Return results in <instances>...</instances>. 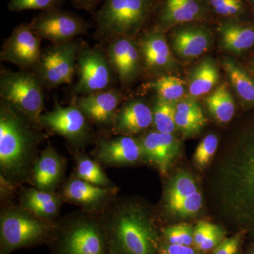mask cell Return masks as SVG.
I'll return each instance as SVG.
<instances>
[{
  "mask_svg": "<svg viewBox=\"0 0 254 254\" xmlns=\"http://www.w3.org/2000/svg\"><path fill=\"white\" fill-rule=\"evenodd\" d=\"M153 29L160 32L208 17V0H159Z\"/></svg>",
  "mask_w": 254,
  "mask_h": 254,
  "instance_id": "2e32d148",
  "label": "cell"
},
{
  "mask_svg": "<svg viewBox=\"0 0 254 254\" xmlns=\"http://www.w3.org/2000/svg\"><path fill=\"white\" fill-rule=\"evenodd\" d=\"M66 165V159L58 153L51 143H48L33 165L30 181L37 189L55 191L63 184Z\"/></svg>",
  "mask_w": 254,
  "mask_h": 254,
  "instance_id": "44dd1931",
  "label": "cell"
},
{
  "mask_svg": "<svg viewBox=\"0 0 254 254\" xmlns=\"http://www.w3.org/2000/svg\"><path fill=\"white\" fill-rule=\"evenodd\" d=\"M252 254H254V250H253V251H252Z\"/></svg>",
  "mask_w": 254,
  "mask_h": 254,
  "instance_id": "7bdbcfd3",
  "label": "cell"
},
{
  "mask_svg": "<svg viewBox=\"0 0 254 254\" xmlns=\"http://www.w3.org/2000/svg\"><path fill=\"white\" fill-rule=\"evenodd\" d=\"M118 192L117 187L96 186L72 175L63 182L60 194L66 203L77 205L83 211L100 215L117 198Z\"/></svg>",
  "mask_w": 254,
  "mask_h": 254,
  "instance_id": "4fadbf2b",
  "label": "cell"
},
{
  "mask_svg": "<svg viewBox=\"0 0 254 254\" xmlns=\"http://www.w3.org/2000/svg\"><path fill=\"white\" fill-rule=\"evenodd\" d=\"M138 45L143 70L148 74L156 76L177 67V60L163 32L155 29L145 32Z\"/></svg>",
  "mask_w": 254,
  "mask_h": 254,
  "instance_id": "ac0fdd59",
  "label": "cell"
},
{
  "mask_svg": "<svg viewBox=\"0 0 254 254\" xmlns=\"http://www.w3.org/2000/svg\"><path fill=\"white\" fill-rule=\"evenodd\" d=\"M29 24L37 36L53 44L72 41L86 33L90 27L78 14L60 9L41 11Z\"/></svg>",
  "mask_w": 254,
  "mask_h": 254,
  "instance_id": "8fae6325",
  "label": "cell"
},
{
  "mask_svg": "<svg viewBox=\"0 0 254 254\" xmlns=\"http://www.w3.org/2000/svg\"><path fill=\"white\" fill-rule=\"evenodd\" d=\"M222 236H223V232L220 227L217 226L215 230L209 235L208 238L198 247V250L207 252V251L216 248L220 245Z\"/></svg>",
  "mask_w": 254,
  "mask_h": 254,
  "instance_id": "f35d334b",
  "label": "cell"
},
{
  "mask_svg": "<svg viewBox=\"0 0 254 254\" xmlns=\"http://www.w3.org/2000/svg\"><path fill=\"white\" fill-rule=\"evenodd\" d=\"M40 125L63 137L74 153L82 151L95 139L90 122L74 103L64 107L56 102L53 110L42 114Z\"/></svg>",
  "mask_w": 254,
  "mask_h": 254,
  "instance_id": "ba28073f",
  "label": "cell"
},
{
  "mask_svg": "<svg viewBox=\"0 0 254 254\" xmlns=\"http://www.w3.org/2000/svg\"><path fill=\"white\" fill-rule=\"evenodd\" d=\"M75 168L73 175L96 186L116 187L105 173L102 165L83 151L75 152Z\"/></svg>",
  "mask_w": 254,
  "mask_h": 254,
  "instance_id": "83f0119b",
  "label": "cell"
},
{
  "mask_svg": "<svg viewBox=\"0 0 254 254\" xmlns=\"http://www.w3.org/2000/svg\"><path fill=\"white\" fill-rule=\"evenodd\" d=\"M43 90L44 86L33 71H12L6 69L1 71V101L11 105L38 125L45 107Z\"/></svg>",
  "mask_w": 254,
  "mask_h": 254,
  "instance_id": "8992f818",
  "label": "cell"
},
{
  "mask_svg": "<svg viewBox=\"0 0 254 254\" xmlns=\"http://www.w3.org/2000/svg\"><path fill=\"white\" fill-rule=\"evenodd\" d=\"M203 207V196L192 175L180 170L171 179L165 191V208L170 215L180 218H190Z\"/></svg>",
  "mask_w": 254,
  "mask_h": 254,
  "instance_id": "7c38bea8",
  "label": "cell"
},
{
  "mask_svg": "<svg viewBox=\"0 0 254 254\" xmlns=\"http://www.w3.org/2000/svg\"><path fill=\"white\" fill-rule=\"evenodd\" d=\"M222 49L233 54H242L254 45L253 26L230 19L222 21L218 27Z\"/></svg>",
  "mask_w": 254,
  "mask_h": 254,
  "instance_id": "d4e9b609",
  "label": "cell"
},
{
  "mask_svg": "<svg viewBox=\"0 0 254 254\" xmlns=\"http://www.w3.org/2000/svg\"><path fill=\"white\" fill-rule=\"evenodd\" d=\"M74 7L95 13L98 4L103 0H70Z\"/></svg>",
  "mask_w": 254,
  "mask_h": 254,
  "instance_id": "ab89813d",
  "label": "cell"
},
{
  "mask_svg": "<svg viewBox=\"0 0 254 254\" xmlns=\"http://www.w3.org/2000/svg\"><path fill=\"white\" fill-rule=\"evenodd\" d=\"M209 7L222 17L234 18L245 11L243 0H208Z\"/></svg>",
  "mask_w": 254,
  "mask_h": 254,
  "instance_id": "d590c367",
  "label": "cell"
},
{
  "mask_svg": "<svg viewBox=\"0 0 254 254\" xmlns=\"http://www.w3.org/2000/svg\"><path fill=\"white\" fill-rule=\"evenodd\" d=\"M64 202L60 193L36 187L23 189L18 197L20 206L49 221H54L59 216Z\"/></svg>",
  "mask_w": 254,
  "mask_h": 254,
  "instance_id": "cb8c5ba5",
  "label": "cell"
},
{
  "mask_svg": "<svg viewBox=\"0 0 254 254\" xmlns=\"http://www.w3.org/2000/svg\"><path fill=\"white\" fill-rule=\"evenodd\" d=\"M80 46L72 40L53 44L42 52L33 72L46 88L71 84L76 71V61Z\"/></svg>",
  "mask_w": 254,
  "mask_h": 254,
  "instance_id": "9c48e42d",
  "label": "cell"
},
{
  "mask_svg": "<svg viewBox=\"0 0 254 254\" xmlns=\"http://www.w3.org/2000/svg\"><path fill=\"white\" fill-rule=\"evenodd\" d=\"M41 40L32 31L29 23H21L5 40L0 60L13 64L23 71L33 69L41 58Z\"/></svg>",
  "mask_w": 254,
  "mask_h": 254,
  "instance_id": "5bb4252c",
  "label": "cell"
},
{
  "mask_svg": "<svg viewBox=\"0 0 254 254\" xmlns=\"http://www.w3.org/2000/svg\"><path fill=\"white\" fill-rule=\"evenodd\" d=\"M76 71L78 80L73 90L80 95L110 89L116 76L105 50L99 47H80Z\"/></svg>",
  "mask_w": 254,
  "mask_h": 254,
  "instance_id": "30bf717a",
  "label": "cell"
},
{
  "mask_svg": "<svg viewBox=\"0 0 254 254\" xmlns=\"http://www.w3.org/2000/svg\"><path fill=\"white\" fill-rule=\"evenodd\" d=\"M216 227V225L208 222L200 221L197 224L193 232V242L197 248L208 238Z\"/></svg>",
  "mask_w": 254,
  "mask_h": 254,
  "instance_id": "74e56055",
  "label": "cell"
},
{
  "mask_svg": "<svg viewBox=\"0 0 254 254\" xmlns=\"http://www.w3.org/2000/svg\"><path fill=\"white\" fill-rule=\"evenodd\" d=\"M94 159L105 167L133 165L143 160L141 143L133 136L102 137L96 142Z\"/></svg>",
  "mask_w": 254,
  "mask_h": 254,
  "instance_id": "e0dca14e",
  "label": "cell"
},
{
  "mask_svg": "<svg viewBox=\"0 0 254 254\" xmlns=\"http://www.w3.org/2000/svg\"><path fill=\"white\" fill-rule=\"evenodd\" d=\"M175 123L177 129L185 136H195L204 127L206 119L194 98L181 99L176 103Z\"/></svg>",
  "mask_w": 254,
  "mask_h": 254,
  "instance_id": "484cf974",
  "label": "cell"
},
{
  "mask_svg": "<svg viewBox=\"0 0 254 254\" xmlns=\"http://www.w3.org/2000/svg\"><path fill=\"white\" fill-rule=\"evenodd\" d=\"M43 127L22 113L0 103V179L1 183L19 187L30 181L32 170L46 138Z\"/></svg>",
  "mask_w": 254,
  "mask_h": 254,
  "instance_id": "7a4b0ae2",
  "label": "cell"
},
{
  "mask_svg": "<svg viewBox=\"0 0 254 254\" xmlns=\"http://www.w3.org/2000/svg\"><path fill=\"white\" fill-rule=\"evenodd\" d=\"M105 53L122 86H130L141 74V53L133 38L122 36L110 40Z\"/></svg>",
  "mask_w": 254,
  "mask_h": 254,
  "instance_id": "9a60e30c",
  "label": "cell"
},
{
  "mask_svg": "<svg viewBox=\"0 0 254 254\" xmlns=\"http://www.w3.org/2000/svg\"><path fill=\"white\" fill-rule=\"evenodd\" d=\"M217 188L224 215L254 227V126L241 135L222 160Z\"/></svg>",
  "mask_w": 254,
  "mask_h": 254,
  "instance_id": "6da1fadb",
  "label": "cell"
},
{
  "mask_svg": "<svg viewBox=\"0 0 254 254\" xmlns=\"http://www.w3.org/2000/svg\"><path fill=\"white\" fill-rule=\"evenodd\" d=\"M55 227L54 221L39 218L19 205H7L0 214L1 254L38 243Z\"/></svg>",
  "mask_w": 254,
  "mask_h": 254,
  "instance_id": "5b68a950",
  "label": "cell"
},
{
  "mask_svg": "<svg viewBox=\"0 0 254 254\" xmlns=\"http://www.w3.org/2000/svg\"><path fill=\"white\" fill-rule=\"evenodd\" d=\"M205 103L210 115L219 123L231 121L235 115V101L225 84L220 85L205 99Z\"/></svg>",
  "mask_w": 254,
  "mask_h": 254,
  "instance_id": "f1b7e54d",
  "label": "cell"
},
{
  "mask_svg": "<svg viewBox=\"0 0 254 254\" xmlns=\"http://www.w3.org/2000/svg\"><path fill=\"white\" fill-rule=\"evenodd\" d=\"M62 254H106V237L100 215L79 210L62 220Z\"/></svg>",
  "mask_w": 254,
  "mask_h": 254,
  "instance_id": "52a82bcc",
  "label": "cell"
},
{
  "mask_svg": "<svg viewBox=\"0 0 254 254\" xmlns=\"http://www.w3.org/2000/svg\"><path fill=\"white\" fill-rule=\"evenodd\" d=\"M242 234H237L220 243L214 251L213 254H238Z\"/></svg>",
  "mask_w": 254,
  "mask_h": 254,
  "instance_id": "8d00e7d4",
  "label": "cell"
},
{
  "mask_svg": "<svg viewBox=\"0 0 254 254\" xmlns=\"http://www.w3.org/2000/svg\"><path fill=\"white\" fill-rule=\"evenodd\" d=\"M65 0H10L8 9L10 11L26 10H41V11L59 9Z\"/></svg>",
  "mask_w": 254,
  "mask_h": 254,
  "instance_id": "836d02e7",
  "label": "cell"
},
{
  "mask_svg": "<svg viewBox=\"0 0 254 254\" xmlns=\"http://www.w3.org/2000/svg\"><path fill=\"white\" fill-rule=\"evenodd\" d=\"M162 254H197L191 247L187 246L169 245L165 246Z\"/></svg>",
  "mask_w": 254,
  "mask_h": 254,
  "instance_id": "60d3db41",
  "label": "cell"
},
{
  "mask_svg": "<svg viewBox=\"0 0 254 254\" xmlns=\"http://www.w3.org/2000/svg\"><path fill=\"white\" fill-rule=\"evenodd\" d=\"M193 230L191 225L187 223L178 224L169 227L164 230V235L170 245L190 247L193 242Z\"/></svg>",
  "mask_w": 254,
  "mask_h": 254,
  "instance_id": "e575fe53",
  "label": "cell"
},
{
  "mask_svg": "<svg viewBox=\"0 0 254 254\" xmlns=\"http://www.w3.org/2000/svg\"><path fill=\"white\" fill-rule=\"evenodd\" d=\"M176 103L157 98L153 108V125L157 131L173 133L177 129L175 123Z\"/></svg>",
  "mask_w": 254,
  "mask_h": 254,
  "instance_id": "1f68e13d",
  "label": "cell"
},
{
  "mask_svg": "<svg viewBox=\"0 0 254 254\" xmlns=\"http://www.w3.org/2000/svg\"><path fill=\"white\" fill-rule=\"evenodd\" d=\"M143 160L166 175L180 153V142L173 133L152 131L141 139Z\"/></svg>",
  "mask_w": 254,
  "mask_h": 254,
  "instance_id": "ffe728a7",
  "label": "cell"
},
{
  "mask_svg": "<svg viewBox=\"0 0 254 254\" xmlns=\"http://www.w3.org/2000/svg\"><path fill=\"white\" fill-rule=\"evenodd\" d=\"M253 70H254V64H253Z\"/></svg>",
  "mask_w": 254,
  "mask_h": 254,
  "instance_id": "ee69618b",
  "label": "cell"
},
{
  "mask_svg": "<svg viewBox=\"0 0 254 254\" xmlns=\"http://www.w3.org/2000/svg\"><path fill=\"white\" fill-rule=\"evenodd\" d=\"M218 65L211 58H205L192 69L189 77L188 92L190 98L208 94L220 80Z\"/></svg>",
  "mask_w": 254,
  "mask_h": 254,
  "instance_id": "4316f807",
  "label": "cell"
},
{
  "mask_svg": "<svg viewBox=\"0 0 254 254\" xmlns=\"http://www.w3.org/2000/svg\"><path fill=\"white\" fill-rule=\"evenodd\" d=\"M222 66L239 98L247 104H254L253 78L231 58L222 60Z\"/></svg>",
  "mask_w": 254,
  "mask_h": 254,
  "instance_id": "f546056e",
  "label": "cell"
},
{
  "mask_svg": "<svg viewBox=\"0 0 254 254\" xmlns=\"http://www.w3.org/2000/svg\"><path fill=\"white\" fill-rule=\"evenodd\" d=\"M212 38L211 31L206 26L192 23L181 25L172 33V48L181 59H195L208 51Z\"/></svg>",
  "mask_w": 254,
  "mask_h": 254,
  "instance_id": "7402d4cb",
  "label": "cell"
},
{
  "mask_svg": "<svg viewBox=\"0 0 254 254\" xmlns=\"http://www.w3.org/2000/svg\"><path fill=\"white\" fill-rule=\"evenodd\" d=\"M147 86L156 92L158 98L165 101L177 103L182 99L186 91V82L181 78L170 75H163Z\"/></svg>",
  "mask_w": 254,
  "mask_h": 254,
  "instance_id": "4dcf8cb0",
  "label": "cell"
},
{
  "mask_svg": "<svg viewBox=\"0 0 254 254\" xmlns=\"http://www.w3.org/2000/svg\"><path fill=\"white\" fill-rule=\"evenodd\" d=\"M99 215L105 233L112 237L119 252L155 254L156 232L151 213L144 205L116 198Z\"/></svg>",
  "mask_w": 254,
  "mask_h": 254,
  "instance_id": "3957f363",
  "label": "cell"
},
{
  "mask_svg": "<svg viewBox=\"0 0 254 254\" xmlns=\"http://www.w3.org/2000/svg\"><path fill=\"white\" fill-rule=\"evenodd\" d=\"M123 100V95L115 88L81 95L74 104L81 110L90 123L100 128H110L113 126L117 111Z\"/></svg>",
  "mask_w": 254,
  "mask_h": 254,
  "instance_id": "d6986e66",
  "label": "cell"
},
{
  "mask_svg": "<svg viewBox=\"0 0 254 254\" xmlns=\"http://www.w3.org/2000/svg\"><path fill=\"white\" fill-rule=\"evenodd\" d=\"M251 4H252V7L254 9V0H250Z\"/></svg>",
  "mask_w": 254,
  "mask_h": 254,
  "instance_id": "b9f144b4",
  "label": "cell"
},
{
  "mask_svg": "<svg viewBox=\"0 0 254 254\" xmlns=\"http://www.w3.org/2000/svg\"><path fill=\"white\" fill-rule=\"evenodd\" d=\"M156 0H103L94 13L96 36L105 41L134 38L156 7Z\"/></svg>",
  "mask_w": 254,
  "mask_h": 254,
  "instance_id": "277c9868",
  "label": "cell"
},
{
  "mask_svg": "<svg viewBox=\"0 0 254 254\" xmlns=\"http://www.w3.org/2000/svg\"><path fill=\"white\" fill-rule=\"evenodd\" d=\"M218 138L215 134H208L200 141L193 155L197 168L203 170L210 163L218 146Z\"/></svg>",
  "mask_w": 254,
  "mask_h": 254,
  "instance_id": "d6a6232c",
  "label": "cell"
},
{
  "mask_svg": "<svg viewBox=\"0 0 254 254\" xmlns=\"http://www.w3.org/2000/svg\"><path fill=\"white\" fill-rule=\"evenodd\" d=\"M153 124V109L140 100L127 101L119 108L111 129L119 136H132Z\"/></svg>",
  "mask_w": 254,
  "mask_h": 254,
  "instance_id": "603a6c76",
  "label": "cell"
}]
</instances>
